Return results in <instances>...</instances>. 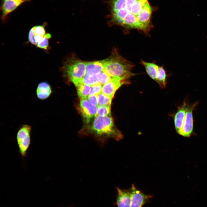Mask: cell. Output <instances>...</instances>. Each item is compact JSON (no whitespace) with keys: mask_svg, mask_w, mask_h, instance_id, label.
Returning <instances> with one entry per match:
<instances>
[{"mask_svg":"<svg viewBox=\"0 0 207 207\" xmlns=\"http://www.w3.org/2000/svg\"><path fill=\"white\" fill-rule=\"evenodd\" d=\"M154 9L148 0H112V23L124 28L147 32L152 28L151 19Z\"/></svg>","mask_w":207,"mask_h":207,"instance_id":"6da1fadb","label":"cell"},{"mask_svg":"<svg viewBox=\"0 0 207 207\" xmlns=\"http://www.w3.org/2000/svg\"><path fill=\"white\" fill-rule=\"evenodd\" d=\"M80 133L82 135L92 136L102 144L109 139H113L118 141L123 137L121 133L115 125L111 116H97L91 124L82 129Z\"/></svg>","mask_w":207,"mask_h":207,"instance_id":"7a4b0ae2","label":"cell"},{"mask_svg":"<svg viewBox=\"0 0 207 207\" xmlns=\"http://www.w3.org/2000/svg\"><path fill=\"white\" fill-rule=\"evenodd\" d=\"M102 61L104 70L112 78L122 81L135 75L131 72L134 65L115 50L109 57Z\"/></svg>","mask_w":207,"mask_h":207,"instance_id":"3957f363","label":"cell"},{"mask_svg":"<svg viewBox=\"0 0 207 207\" xmlns=\"http://www.w3.org/2000/svg\"><path fill=\"white\" fill-rule=\"evenodd\" d=\"M86 62L74 57L65 62L61 69L64 77L76 86L85 74Z\"/></svg>","mask_w":207,"mask_h":207,"instance_id":"277c9868","label":"cell"},{"mask_svg":"<svg viewBox=\"0 0 207 207\" xmlns=\"http://www.w3.org/2000/svg\"><path fill=\"white\" fill-rule=\"evenodd\" d=\"M32 127L29 125H21L16 134V139L19 153L24 158L27 156L31 143Z\"/></svg>","mask_w":207,"mask_h":207,"instance_id":"5b68a950","label":"cell"},{"mask_svg":"<svg viewBox=\"0 0 207 207\" xmlns=\"http://www.w3.org/2000/svg\"><path fill=\"white\" fill-rule=\"evenodd\" d=\"M79 108L87 125L89 124L93 118L97 116V107L92 104L87 99H81Z\"/></svg>","mask_w":207,"mask_h":207,"instance_id":"8992f818","label":"cell"},{"mask_svg":"<svg viewBox=\"0 0 207 207\" xmlns=\"http://www.w3.org/2000/svg\"><path fill=\"white\" fill-rule=\"evenodd\" d=\"M130 189L131 193L130 207H142L152 198L151 195H146L139 190L133 184Z\"/></svg>","mask_w":207,"mask_h":207,"instance_id":"52a82bcc","label":"cell"},{"mask_svg":"<svg viewBox=\"0 0 207 207\" xmlns=\"http://www.w3.org/2000/svg\"><path fill=\"white\" fill-rule=\"evenodd\" d=\"M194 105L187 107L185 116L182 127L178 133L185 137L190 136L193 130V118L192 112Z\"/></svg>","mask_w":207,"mask_h":207,"instance_id":"ba28073f","label":"cell"},{"mask_svg":"<svg viewBox=\"0 0 207 207\" xmlns=\"http://www.w3.org/2000/svg\"><path fill=\"white\" fill-rule=\"evenodd\" d=\"M24 2L23 0H3L1 7L2 20L5 21L10 13Z\"/></svg>","mask_w":207,"mask_h":207,"instance_id":"9c48e42d","label":"cell"},{"mask_svg":"<svg viewBox=\"0 0 207 207\" xmlns=\"http://www.w3.org/2000/svg\"><path fill=\"white\" fill-rule=\"evenodd\" d=\"M124 83L116 78H113L107 84L102 86L101 93L112 99L116 91Z\"/></svg>","mask_w":207,"mask_h":207,"instance_id":"30bf717a","label":"cell"},{"mask_svg":"<svg viewBox=\"0 0 207 207\" xmlns=\"http://www.w3.org/2000/svg\"><path fill=\"white\" fill-rule=\"evenodd\" d=\"M116 204L118 207H130L131 193L130 189L123 190L117 188Z\"/></svg>","mask_w":207,"mask_h":207,"instance_id":"8fae6325","label":"cell"},{"mask_svg":"<svg viewBox=\"0 0 207 207\" xmlns=\"http://www.w3.org/2000/svg\"><path fill=\"white\" fill-rule=\"evenodd\" d=\"M53 92L51 85L49 83L43 81L39 83L36 90V94L38 99L41 100L49 98Z\"/></svg>","mask_w":207,"mask_h":207,"instance_id":"7c38bea8","label":"cell"},{"mask_svg":"<svg viewBox=\"0 0 207 207\" xmlns=\"http://www.w3.org/2000/svg\"><path fill=\"white\" fill-rule=\"evenodd\" d=\"M187 106L185 102L179 108L175 117V124L176 131L178 133L182 127L185 116Z\"/></svg>","mask_w":207,"mask_h":207,"instance_id":"4fadbf2b","label":"cell"},{"mask_svg":"<svg viewBox=\"0 0 207 207\" xmlns=\"http://www.w3.org/2000/svg\"><path fill=\"white\" fill-rule=\"evenodd\" d=\"M141 63L145 67L148 75L156 82L159 66L153 63L148 62L141 60Z\"/></svg>","mask_w":207,"mask_h":207,"instance_id":"5bb4252c","label":"cell"},{"mask_svg":"<svg viewBox=\"0 0 207 207\" xmlns=\"http://www.w3.org/2000/svg\"><path fill=\"white\" fill-rule=\"evenodd\" d=\"M76 87L79 97L81 99H87L91 86L83 84H79Z\"/></svg>","mask_w":207,"mask_h":207,"instance_id":"9a60e30c","label":"cell"},{"mask_svg":"<svg viewBox=\"0 0 207 207\" xmlns=\"http://www.w3.org/2000/svg\"><path fill=\"white\" fill-rule=\"evenodd\" d=\"M95 76L98 81L103 85L107 84L113 79L106 72L104 67L102 70L95 74Z\"/></svg>","mask_w":207,"mask_h":207,"instance_id":"2e32d148","label":"cell"},{"mask_svg":"<svg viewBox=\"0 0 207 207\" xmlns=\"http://www.w3.org/2000/svg\"><path fill=\"white\" fill-rule=\"evenodd\" d=\"M166 74L162 66H158L156 82L162 87H164L166 85Z\"/></svg>","mask_w":207,"mask_h":207,"instance_id":"e0dca14e","label":"cell"},{"mask_svg":"<svg viewBox=\"0 0 207 207\" xmlns=\"http://www.w3.org/2000/svg\"><path fill=\"white\" fill-rule=\"evenodd\" d=\"M98 83L95 75H90L85 73L78 84H83L91 86Z\"/></svg>","mask_w":207,"mask_h":207,"instance_id":"ac0fdd59","label":"cell"},{"mask_svg":"<svg viewBox=\"0 0 207 207\" xmlns=\"http://www.w3.org/2000/svg\"><path fill=\"white\" fill-rule=\"evenodd\" d=\"M98 106H110L112 99L103 93L97 95Z\"/></svg>","mask_w":207,"mask_h":207,"instance_id":"d6986e66","label":"cell"},{"mask_svg":"<svg viewBox=\"0 0 207 207\" xmlns=\"http://www.w3.org/2000/svg\"><path fill=\"white\" fill-rule=\"evenodd\" d=\"M51 34L46 33L43 39L37 45V47L39 48L45 50L49 49V40L51 38Z\"/></svg>","mask_w":207,"mask_h":207,"instance_id":"ffe728a7","label":"cell"},{"mask_svg":"<svg viewBox=\"0 0 207 207\" xmlns=\"http://www.w3.org/2000/svg\"><path fill=\"white\" fill-rule=\"evenodd\" d=\"M110 106H98L97 116L101 117L111 116Z\"/></svg>","mask_w":207,"mask_h":207,"instance_id":"44dd1931","label":"cell"},{"mask_svg":"<svg viewBox=\"0 0 207 207\" xmlns=\"http://www.w3.org/2000/svg\"><path fill=\"white\" fill-rule=\"evenodd\" d=\"M102 85L100 83H98L91 86L89 95H97L101 93Z\"/></svg>","mask_w":207,"mask_h":207,"instance_id":"7402d4cb","label":"cell"},{"mask_svg":"<svg viewBox=\"0 0 207 207\" xmlns=\"http://www.w3.org/2000/svg\"><path fill=\"white\" fill-rule=\"evenodd\" d=\"M46 25V23H45L42 25L35 26L34 30V35L44 36L46 34L45 29Z\"/></svg>","mask_w":207,"mask_h":207,"instance_id":"603a6c76","label":"cell"},{"mask_svg":"<svg viewBox=\"0 0 207 207\" xmlns=\"http://www.w3.org/2000/svg\"><path fill=\"white\" fill-rule=\"evenodd\" d=\"M34 26L32 27L30 30L28 35V39L29 41L33 45H37V43L35 42L34 39Z\"/></svg>","mask_w":207,"mask_h":207,"instance_id":"cb8c5ba5","label":"cell"},{"mask_svg":"<svg viewBox=\"0 0 207 207\" xmlns=\"http://www.w3.org/2000/svg\"><path fill=\"white\" fill-rule=\"evenodd\" d=\"M87 99L89 102L93 105L96 107L98 106L97 95H89Z\"/></svg>","mask_w":207,"mask_h":207,"instance_id":"d4e9b609","label":"cell"},{"mask_svg":"<svg viewBox=\"0 0 207 207\" xmlns=\"http://www.w3.org/2000/svg\"><path fill=\"white\" fill-rule=\"evenodd\" d=\"M44 37L39 35H34V40L37 44L43 39Z\"/></svg>","mask_w":207,"mask_h":207,"instance_id":"484cf974","label":"cell"},{"mask_svg":"<svg viewBox=\"0 0 207 207\" xmlns=\"http://www.w3.org/2000/svg\"><path fill=\"white\" fill-rule=\"evenodd\" d=\"M23 0L25 2H27V1H30V0Z\"/></svg>","mask_w":207,"mask_h":207,"instance_id":"4316f807","label":"cell"}]
</instances>
